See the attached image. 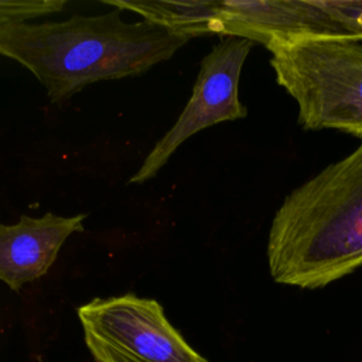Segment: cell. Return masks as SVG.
Segmentation results:
<instances>
[{"label": "cell", "mask_w": 362, "mask_h": 362, "mask_svg": "<svg viewBox=\"0 0 362 362\" xmlns=\"http://www.w3.org/2000/svg\"><path fill=\"white\" fill-rule=\"evenodd\" d=\"M338 38L362 41V0H321Z\"/></svg>", "instance_id": "obj_9"}, {"label": "cell", "mask_w": 362, "mask_h": 362, "mask_svg": "<svg viewBox=\"0 0 362 362\" xmlns=\"http://www.w3.org/2000/svg\"><path fill=\"white\" fill-rule=\"evenodd\" d=\"M76 313L86 348L96 362H208L153 298L133 293L93 298Z\"/></svg>", "instance_id": "obj_4"}, {"label": "cell", "mask_w": 362, "mask_h": 362, "mask_svg": "<svg viewBox=\"0 0 362 362\" xmlns=\"http://www.w3.org/2000/svg\"><path fill=\"white\" fill-rule=\"evenodd\" d=\"M269 51L276 82L297 103L303 129L362 139V41L310 38Z\"/></svg>", "instance_id": "obj_3"}, {"label": "cell", "mask_w": 362, "mask_h": 362, "mask_svg": "<svg viewBox=\"0 0 362 362\" xmlns=\"http://www.w3.org/2000/svg\"><path fill=\"white\" fill-rule=\"evenodd\" d=\"M266 257L276 283L305 290L362 266V141L283 199L270 223Z\"/></svg>", "instance_id": "obj_2"}, {"label": "cell", "mask_w": 362, "mask_h": 362, "mask_svg": "<svg viewBox=\"0 0 362 362\" xmlns=\"http://www.w3.org/2000/svg\"><path fill=\"white\" fill-rule=\"evenodd\" d=\"M66 7V0H0V28L57 14Z\"/></svg>", "instance_id": "obj_8"}, {"label": "cell", "mask_w": 362, "mask_h": 362, "mask_svg": "<svg viewBox=\"0 0 362 362\" xmlns=\"http://www.w3.org/2000/svg\"><path fill=\"white\" fill-rule=\"evenodd\" d=\"M86 215L61 216L47 212L34 218L21 215L11 225L0 223V281L18 291L48 273L62 245L75 232H83Z\"/></svg>", "instance_id": "obj_7"}, {"label": "cell", "mask_w": 362, "mask_h": 362, "mask_svg": "<svg viewBox=\"0 0 362 362\" xmlns=\"http://www.w3.org/2000/svg\"><path fill=\"white\" fill-rule=\"evenodd\" d=\"M191 40L148 20L129 23L113 7L95 16L1 27L0 55L27 68L51 103H59L93 82L139 76Z\"/></svg>", "instance_id": "obj_1"}, {"label": "cell", "mask_w": 362, "mask_h": 362, "mask_svg": "<svg viewBox=\"0 0 362 362\" xmlns=\"http://www.w3.org/2000/svg\"><path fill=\"white\" fill-rule=\"evenodd\" d=\"M255 42L246 38L223 37L204 57L192 95L173 127L154 144L129 184L154 178L175 150L195 133L222 122L243 119L247 109L239 99V79L243 64Z\"/></svg>", "instance_id": "obj_5"}, {"label": "cell", "mask_w": 362, "mask_h": 362, "mask_svg": "<svg viewBox=\"0 0 362 362\" xmlns=\"http://www.w3.org/2000/svg\"><path fill=\"white\" fill-rule=\"evenodd\" d=\"M205 33L246 38L267 49L310 38H337L320 0H208Z\"/></svg>", "instance_id": "obj_6"}]
</instances>
